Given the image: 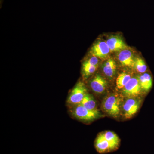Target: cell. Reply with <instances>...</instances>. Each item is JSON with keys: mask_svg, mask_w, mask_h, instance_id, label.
Here are the masks:
<instances>
[{"mask_svg": "<svg viewBox=\"0 0 154 154\" xmlns=\"http://www.w3.org/2000/svg\"><path fill=\"white\" fill-rule=\"evenodd\" d=\"M70 113L75 118L85 122L94 121L102 116L99 110H88L80 104L71 107Z\"/></svg>", "mask_w": 154, "mask_h": 154, "instance_id": "obj_1", "label": "cell"}, {"mask_svg": "<svg viewBox=\"0 0 154 154\" xmlns=\"http://www.w3.org/2000/svg\"><path fill=\"white\" fill-rule=\"evenodd\" d=\"M121 99L116 94H111L104 100L102 104L103 109L107 114L117 117L120 113Z\"/></svg>", "mask_w": 154, "mask_h": 154, "instance_id": "obj_2", "label": "cell"}, {"mask_svg": "<svg viewBox=\"0 0 154 154\" xmlns=\"http://www.w3.org/2000/svg\"><path fill=\"white\" fill-rule=\"evenodd\" d=\"M88 94L85 85L82 82H79L72 90L67 99L68 104L71 107L79 105Z\"/></svg>", "mask_w": 154, "mask_h": 154, "instance_id": "obj_3", "label": "cell"}, {"mask_svg": "<svg viewBox=\"0 0 154 154\" xmlns=\"http://www.w3.org/2000/svg\"><path fill=\"white\" fill-rule=\"evenodd\" d=\"M110 52V48L106 41L99 40L95 42L91 47L90 53L92 56L101 59H105Z\"/></svg>", "mask_w": 154, "mask_h": 154, "instance_id": "obj_4", "label": "cell"}, {"mask_svg": "<svg viewBox=\"0 0 154 154\" xmlns=\"http://www.w3.org/2000/svg\"><path fill=\"white\" fill-rule=\"evenodd\" d=\"M141 100L136 97H129L123 105V111L125 118H129L136 114L140 107Z\"/></svg>", "mask_w": 154, "mask_h": 154, "instance_id": "obj_5", "label": "cell"}, {"mask_svg": "<svg viewBox=\"0 0 154 154\" xmlns=\"http://www.w3.org/2000/svg\"><path fill=\"white\" fill-rule=\"evenodd\" d=\"M122 89L123 95L128 98L135 97L142 92L138 77H132Z\"/></svg>", "mask_w": 154, "mask_h": 154, "instance_id": "obj_6", "label": "cell"}, {"mask_svg": "<svg viewBox=\"0 0 154 154\" xmlns=\"http://www.w3.org/2000/svg\"><path fill=\"white\" fill-rule=\"evenodd\" d=\"M99 59L92 56L84 62L82 66V75L85 79H88L96 71L98 67Z\"/></svg>", "mask_w": 154, "mask_h": 154, "instance_id": "obj_7", "label": "cell"}, {"mask_svg": "<svg viewBox=\"0 0 154 154\" xmlns=\"http://www.w3.org/2000/svg\"><path fill=\"white\" fill-rule=\"evenodd\" d=\"M106 42L110 48V52H119L128 47L122 38L117 35L110 36Z\"/></svg>", "mask_w": 154, "mask_h": 154, "instance_id": "obj_8", "label": "cell"}, {"mask_svg": "<svg viewBox=\"0 0 154 154\" xmlns=\"http://www.w3.org/2000/svg\"><path fill=\"white\" fill-rule=\"evenodd\" d=\"M117 58L119 63L123 66L134 67L135 58L131 50L126 48L119 51Z\"/></svg>", "mask_w": 154, "mask_h": 154, "instance_id": "obj_9", "label": "cell"}, {"mask_svg": "<svg viewBox=\"0 0 154 154\" xmlns=\"http://www.w3.org/2000/svg\"><path fill=\"white\" fill-rule=\"evenodd\" d=\"M96 151L99 153L103 154L115 151L109 142L103 136L102 133L98 135L94 143Z\"/></svg>", "mask_w": 154, "mask_h": 154, "instance_id": "obj_10", "label": "cell"}, {"mask_svg": "<svg viewBox=\"0 0 154 154\" xmlns=\"http://www.w3.org/2000/svg\"><path fill=\"white\" fill-rule=\"evenodd\" d=\"M107 81L100 75H96L90 82V87L96 94H102L107 89Z\"/></svg>", "mask_w": 154, "mask_h": 154, "instance_id": "obj_11", "label": "cell"}, {"mask_svg": "<svg viewBox=\"0 0 154 154\" xmlns=\"http://www.w3.org/2000/svg\"><path fill=\"white\" fill-rule=\"evenodd\" d=\"M137 77L142 91L146 93L150 91L153 83L151 74L149 73L145 72Z\"/></svg>", "mask_w": 154, "mask_h": 154, "instance_id": "obj_12", "label": "cell"}, {"mask_svg": "<svg viewBox=\"0 0 154 154\" xmlns=\"http://www.w3.org/2000/svg\"><path fill=\"white\" fill-rule=\"evenodd\" d=\"M102 70L104 74L108 78H113L116 72L117 66L115 61L113 59H109L104 63Z\"/></svg>", "mask_w": 154, "mask_h": 154, "instance_id": "obj_13", "label": "cell"}, {"mask_svg": "<svg viewBox=\"0 0 154 154\" xmlns=\"http://www.w3.org/2000/svg\"><path fill=\"white\" fill-rule=\"evenodd\" d=\"M102 134L105 139L110 143L115 150L119 148L120 145V140L116 134L112 131H107L102 133Z\"/></svg>", "mask_w": 154, "mask_h": 154, "instance_id": "obj_14", "label": "cell"}, {"mask_svg": "<svg viewBox=\"0 0 154 154\" xmlns=\"http://www.w3.org/2000/svg\"><path fill=\"white\" fill-rule=\"evenodd\" d=\"M80 105L89 110H98L96 108V103L95 99L92 95L88 93L83 99Z\"/></svg>", "mask_w": 154, "mask_h": 154, "instance_id": "obj_15", "label": "cell"}, {"mask_svg": "<svg viewBox=\"0 0 154 154\" xmlns=\"http://www.w3.org/2000/svg\"><path fill=\"white\" fill-rule=\"evenodd\" d=\"M132 78L131 75L126 73H122L116 79V87L118 89H123Z\"/></svg>", "mask_w": 154, "mask_h": 154, "instance_id": "obj_16", "label": "cell"}, {"mask_svg": "<svg viewBox=\"0 0 154 154\" xmlns=\"http://www.w3.org/2000/svg\"><path fill=\"white\" fill-rule=\"evenodd\" d=\"M134 67L140 74H143L147 71L148 67L145 62L141 58H135Z\"/></svg>", "mask_w": 154, "mask_h": 154, "instance_id": "obj_17", "label": "cell"}]
</instances>
